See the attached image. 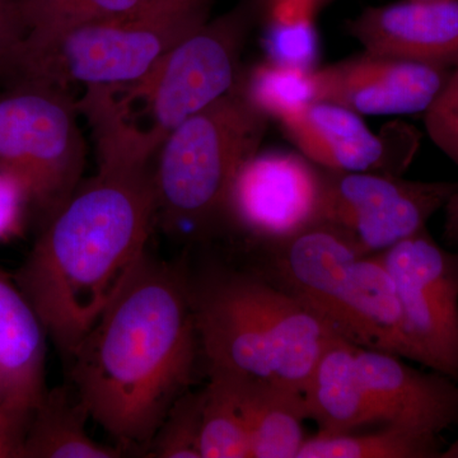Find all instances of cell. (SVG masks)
<instances>
[{
	"mask_svg": "<svg viewBox=\"0 0 458 458\" xmlns=\"http://www.w3.org/2000/svg\"><path fill=\"white\" fill-rule=\"evenodd\" d=\"M316 3H318V5H321V3L324 2V0H315Z\"/></svg>",
	"mask_w": 458,
	"mask_h": 458,
	"instance_id": "d6a6232c",
	"label": "cell"
},
{
	"mask_svg": "<svg viewBox=\"0 0 458 458\" xmlns=\"http://www.w3.org/2000/svg\"><path fill=\"white\" fill-rule=\"evenodd\" d=\"M241 81L159 146L153 164L156 223L170 234L203 241L229 225L234 179L259 152L269 123Z\"/></svg>",
	"mask_w": 458,
	"mask_h": 458,
	"instance_id": "5b68a950",
	"label": "cell"
},
{
	"mask_svg": "<svg viewBox=\"0 0 458 458\" xmlns=\"http://www.w3.org/2000/svg\"><path fill=\"white\" fill-rule=\"evenodd\" d=\"M208 375L267 381L303 393L335 327L269 276L210 270L191 278Z\"/></svg>",
	"mask_w": 458,
	"mask_h": 458,
	"instance_id": "3957f363",
	"label": "cell"
},
{
	"mask_svg": "<svg viewBox=\"0 0 458 458\" xmlns=\"http://www.w3.org/2000/svg\"><path fill=\"white\" fill-rule=\"evenodd\" d=\"M340 335L360 348L406 360L399 293L381 256H360L352 265L328 313Z\"/></svg>",
	"mask_w": 458,
	"mask_h": 458,
	"instance_id": "e0dca14e",
	"label": "cell"
},
{
	"mask_svg": "<svg viewBox=\"0 0 458 458\" xmlns=\"http://www.w3.org/2000/svg\"><path fill=\"white\" fill-rule=\"evenodd\" d=\"M199 355L189 271L147 252L68 360L72 387L120 448L144 454Z\"/></svg>",
	"mask_w": 458,
	"mask_h": 458,
	"instance_id": "7a4b0ae2",
	"label": "cell"
},
{
	"mask_svg": "<svg viewBox=\"0 0 458 458\" xmlns=\"http://www.w3.org/2000/svg\"><path fill=\"white\" fill-rule=\"evenodd\" d=\"M254 16L251 4L242 3L210 18L174 45L140 81L114 87L123 104L141 105L146 123L140 129L157 146L181 123L237 86Z\"/></svg>",
	"mask_w": 458,
	"mask_h": 458,
	"instance_id": "52a82bcc",
	"label": "cell"
},
{
	"mask_svg": "<svg viewBox=\"0 0 458 458\" xmlns=\"http://www.w3.org/2000/svg\"><path fill=\"white\" fill-rule=\"evenodd\" d=\"M98 172L40 225L14 280L66 361L144 255L155 152L123 123L92 129Z\"/></svg>",
	"mask_w": 458,
	"mask_h": 458,
	"instance_id": "6da1fadb",
	"label": "cell"
},
{
	"mask_svg": "<svg viewBox=\"0 0 458 458\" xmlns=\"http://www.w3.org/2000/svg\"><path fill=\"white\" fill-rule=\"evenodd\" d=\"M26 33L18 0H0V62Z\"/></svg>",
	"mask_w": 458,
	"mask_h": 458,
	"instance_id": "f1b7e54d",
	"label": "cell"
},
{
	"mask_svg": "<svg viewBox=\"0 0 458 458\" xmlns=\"http://www.w3.org/2000/svg\"><path fill=\"white\" fill-rule=\"evenodd\" d=\"M73 387L47 391L23 432L21 458H119V445H101L86 430L89 419Z\"/></svg>",
	"mask_w": 458,
	"mask_h": 458,
	"instance_id": "ffe728a7",
	"label": "cell"
},
{
	"mask_svg": "<svg viewBox=\"0 0 458 458\" xmlns=\"http://www.w3.org/2000/svg\"><path fill=\"white\" fill-rule=\"evenodd\" d=\"M309 418L321 433L355 432L386 423L385 414L367 387L357 363V345L337 336L322 354L303 390Z\"/></svg>",
	"mask_w": 458,
	"mask_h": 458,
	"instance_id": "ac0fdd59",
	"label": "cell"
},
{
	"mask_svg": "<svg viewBox=\"0 0 458 458\" xmlns=\"http://www.w3.org/2000/svg\"><path fill=\"white\" fill-rule=\"evenodd\" d=\"M25 427L11 418L0 417V458H21Z\"/></svg>",
	"mask_w": 458,
	"mask_h": 458,
	"instance_id": "f546056e",
	"label": "cell"
},
{
	"mask_svg": "<svg viewBox=\"0 0 458 458\" xmlns=\"http://www.w3.org/2000/svg\"><path fill=\"white\" fill-rule=\"evenodd\" d=\"M204 390L186 391L174 401L144 456L153 458H201L200 436Z\"/></svg>",
	"mask_w": 458,
	"mask_h": 458,
	"instance_id": "484cf974",
	"label": "cell"
},
{
	"mask_svg": "<svg viewBox=\"0 0 458 458\" xmlns=\"http://www.w3.org/2000/svg\"><path fill=\"white\" fill-rule=\"evenodd\" d=\"M284 134L301 155L313 165L331 171L382 172L401 174L408 167L417 146L399 147L418 141L409 128L390 140L370 131L361 114L315 99L280 122Z\"/></svg>",
	"mask_w": 458,
	"mask_h": 458,
	"instance_id": "7c38bea8",
	"label": "cell"
},
{
	"mask_svg": "<svg viewBox=\"0 0 458 458\" xmlns=\"http://www.w3.org/2000/svg\"><path fill=\"white\" fill-rule=\"evenodd\" d=\"M439 458H458V437L445 450L442 451Z\"/></svg>",
	"mask_w": 458,
	"mask_h": 458,
	"instance_id": "1f68e13d",
	"label": "cell"
},
{
	"mask_svg": "<svg viewBox=\"0 0 458 458\" xmlns=\"http://www.w3.org/2000/svg\"><path fill=\"white\" fill-rule=\"evenodd\" d=\"M80 114L69 89L18 83L0 93V174L16 182L40 225L83 181Z\"/></svg>",
	"mask_w": 458,
	"mask_h": 458,
	"instance_id": "8992f818",
	"label": "cell"
},
{
	"mask_svg": "<svg viewBox=\"0 0 458 458\" xmlns=\"http://www.w3.org/2000/svg\"><path fill=\"white\" fill-rule=\"evenodd\" d=\"M318 7L315 0H267V60L315 71L319 56Z\"/></svg>",
	"mask_w": 458,
	"mask_h": 458,
	"instance_id": "7402d4cb",
	"label": "cell"
},
{
	"mask_svg": "<svg viewBox=\"0 0 458 458\" xmlns=\"http://www.w3.org/2000/svg\"><path fill=\"white\" fill-rule=\"evenodd\" d=\"M267 247L269 278L327 321L349 269L363 256L346 232L325 221Z\"/></svg>",
	"mask_w": 458,
	"mask_h": 458,
	"instance_id": "9a60e30c",
	"label": "cell"
},
{
	"mask_svg": "<svg viewBox=\"0 0 458 458\" xmlns=\"http://www.w3.org/2000/svg\"><path fill=\"white\" fill-rule=\"evenodd\" d=\"M443 209H445L443 237L448 245L458 249V189Z\"/></svg>",
	"mask_w": 458,
	"mask_h": 458,
	"instance_id": "4dcf8cb0",
	"label": "cell"
},
{
	"mask_svg": "<svg viewBox=\"0 0 458 458\" xmlns=\"http://www.w3.org/2000/svg\"><path fill=\"white\" fill-rule=\"evenodd\" d=\"M321 221L346 232L363 256L381 254L426 229L458 189V182L382 172L321 168Z\"/></svg>",
	"mask_w": 458,
	"mask_h": 458,
	"instance_id": "ba28073f",
	"label": "cell"
},
{
	"mask_svg": "<svg viewBox=\"0 0 458 458\" xmlns=\"http://www.w3.org/2000/svg\"><path fill=\"white\" fill-rule=\"evenodd\" d=\"M424 123L433 143L458 167V64L424 113Z\"/></svg>",
	"mask_w": 458,
	"mask_h": 458,
	"instance_id": "4316f807",
	"label": "cell"
},
{
	"mask_svg": "<svg viewBox=\"0 0 458 458\" xmlns=\"http://www.w3.org/2000/svg\"><path fill=\"white\" fill-rule=\"evenodd\" d=\"M216 0H148L141 7L51 33L27 32L0 62L9 84L123 87L212 18Z\"/></svg>",
	"mask_w": 458,
	"mask_h": 458,
	"instance_id": "277c9868",
	"label": "cell"
},
{
	"mask_svg": "<svg viewBox=\"0 0 458 458\" xmlns=\"http://www.w3.org/2000/svg\"><path fill=\"white\" fill-rule=\"evenodd\" d=\"M47 340L16 280L0 271V412L23 427L47 391Z\"/></svg>",
	"mask_w": 458,
	"mask_h": 458,
	"instance_id": "2e32d148",
	"label": "cell"
},
{
	"mask_svg": "<svg viewBox=\"0 0 458 458\" xmlns=\"http://www.w3.org/2000/svg\"><path fill=\"white\" fill-rule=\"evenodd\" d=\"M378 255L399 293L406 360L458 381V249L426 228Z\"/></svg>",
	"mask_w": 458,
	"mask_h": 458,
	"instance_id": "9c48e42d",
	"label": "cell"
},
{
	"mask_svg": "<svg viewBox=\"0 0 458 458\" xmlns=\"http://www.w3.org/2000/svg\"><path fill=\"white\" fill-rule=\"evenodd\" d=\"M439 436L399 424L369 433H321L304 439L297 458H439Z\"/></svg>",
	"mask_w": 458,
	"mask_h": 458,
	"instance_id": "44dd1931",
	"label": "cell"
},
{
	"mask_svg": "<svg viewBox=\"0 0 458 458\" xmlns=\"http://www.w3.org/2000/svg\"><path fill=\"white\" fill-rule=\"evenodd\" d=\"M209 376L203 388L201 458H251L245 412L233 386L225 377Z\"/></svg>",
	"mask_w": 458,
	"mask_h": 458,
	"instance_id": "603a6c76",
	"label": "cell"
},
{
	"mask_svg": "<svg viewBox=\"0 0 458 458\" xmlns=\"http://www.w3.org/2000/svg\"><path fill=\"white\" fill-rule=\"evenodd\" d=\"M241 82L251 104L267 119L279 123L316 99L313 71L269 60L254 66L249 73L243 72Z\"/></svg>",
	"mask_w": 458,
	"mask_h": 458,
	"instance_id": "cb8c5ba5",
	"label": "cell"
},
{
	"mask_svg": "<svg viewBox=\"0 0 458 458\" xmlns=\"http://www.w3.org/2000/svg\"><path fill=\"white\" fill-rule=\"evenodd\" d=\"M321 168L301 153H255L238 171L229 225L265 246L321 221Z\"/></svg>",
	"mask_w": 458,
	"mask_h": 458,
	"instance_id": "30bf717a",
	"label": "cell"
},
{
	"mask_svg": "<svg viewBox=\"0 0 458 458\" xmlns=\"http://www.w3.org/2000/svg\"><path fill=\"white\" fill-rule=\"evenodd\" d=\"M25 208L26 199L16 182L0 174V241L20 231Z\"/></svg>",
	"mask_w": 458,
	"mask_h": 458,
	"instance_id": "83f0119b",
	"label": "cell"
},
{
	"mask_svg": "<svg viewBox=\"0 0 458 458\" xmlns=\"http://www.w3.org/2000/svg\"><path fill=\"white\" fill-rule=\"evenodd\" d=\"M221 377L233 386L245 412L251 458H297L306 439L303 421L310 419L303 393L274 382Z\"/></svg>",
	"mask_w": 458,
	"mask_h": 458,
	"instance_id": "d6986e66",
	"label": "cell"
},
{
	"mask_svg": "<svg viewBox=\"0 0 458 458\" xmlns=\"http://www.w3.org/2000/svg\"><path fill=\"white\" fill-rule=\"evenodd\" d=\"M357 363L386 423L441 436L458 424V381L430 369L423 372L391 352L357 345Z\"/></svg>",
	"mask_w": 458,
	"mask_h": 458,
	"instance_id": "5bb4252c",
	"label": "cell"
},
{
	"mask_svg": "<svg viewBox=\"0 0 458 458\" xmlns=\"http://www.w3.org/2000/svg\"><path fill=\"white\" fill-rule=\"evenodd\" d=\"M348 32L367 53L454 68L458 0H403L364 9Z\"/></svg>",
	"mask_w": 458,
	"mask_h": 458,
	"instance_id": "4fadbf2b",
	"label": "cell"
},
{
	"mask_svg": "<svg viewBox=\"0 0 458 458\" xmlns=\"http://www.w3.org/2000/svg\"><path fill=\"white\" fill-rule=\"evenodd\" d=\"M452 68L367 53L313 71L316 99L369 116L426 113Z\"/></svg>",
	"mask_w": 458,
	"mask_h": 458,
	"instance_id": "8fae6325",
	"label": "cell"
},
{
	"mask_svg": "<svg viewBox=\"0 0 458 458\" xmlns=\"http://www.w3.org/2000/svg\"><path fill=\"white\" fill-rule=\"evenodd\" d=\"M0 417H7V415L3 414V412H0ZM7 418H9V417H7ZM12 420H13V419H12Z\"/></svg>",
	"mask_w": 458,
	"mask_h": 458,
	"instance_id": "836d02e7",
	"label": "cell"
},
{
	"mask_svg": "<svg viewBox=\"0 0 458 458\" xmlns=\"http://www.w3.org/2000/svg\"><path fill=\"white\" fill-rule=\"evenodd\" d=\"M148 0H18L26 33H51L141 7Z\"/></svg>",
	"mask_w": 458,
	"mask_h": 458,
	"instance_id": "d4e9b609",
	"label": "cell"
}]
</instances>
